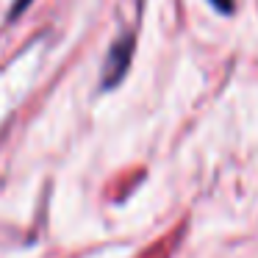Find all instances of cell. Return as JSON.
<instances>
[{
  "mask_svg": "<svg viewBox=\"0 0 258 258\" xmlns=\"http://www.w3.org/2000/svg\"><path fill=\"white\" fill-rule=\"evenodd\" d=\"M28 3H31V0H17V3H14V9H12V14H20L25 6H28Z\"/></svg>",
  "mask_w": 258,
  "mask_h": 258,
  "instance_id": "obj_3",
  "label": "cell"
},
{
  "mask_svg": "<svg viewBox=\"0 0 258 258\" xmlns=\"http://www.w3.org/2000/svg\"><path fill=\"white\" fill-rule=\"evenodd\" d=\"M214 6L219 9L222 14H228V12H233V0H211Z\"/></svg>",
  "mask_w": 258,
  "mask_h": 258,
  "instance_id": "obj_2",
  "label": "cell"
},
{
  "mask_svg": "<svg viewBox=\"0 0 258 258\" xmlns=\"http://www.w3.org/2000/svg\"><path fill=\"white\" fill-rule=\"evenodd\" d=\"M131 56H134V36L128 34L114 42V47L108 50L106 67H103V89H114L125 78V73L131 67Z\"/></svg>",
  "mask_w": 258,
  "mask_h": 258,
  "instance_id": "obj_1",
  "label": "cell"
}]
</instances>
